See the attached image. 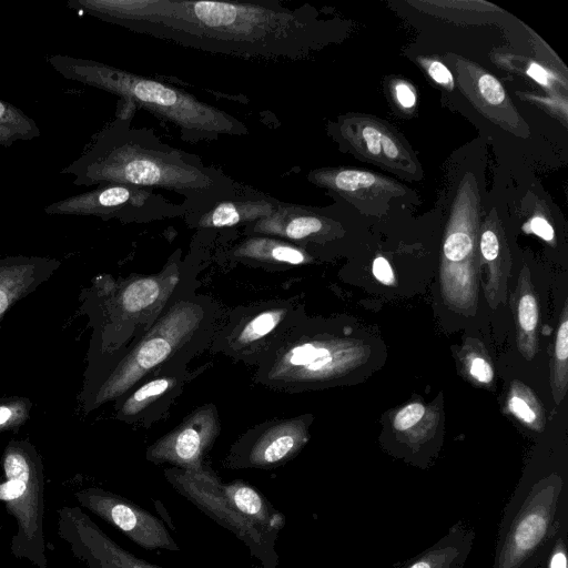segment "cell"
I'll list each match as a JSON object with an SVG mask.
<instances>
[{"mask_svg": "<svg viewBox=\"0 0 568 568\" xmlns=\"http://www.w3.org/2000/svg\"><path fill=\"white\" fill-rule=\"evenodd\" d=\"M424 414L425 407L422 404H409L397 413L394 427L397 430H406L417 424Z\"/></svg>", "mask_w": 568, "mask_h": 568, "instance_id": "29", "label": "cell"}, {"mask_svg": "<svg viewBox=\"0 0 568 568\" xmlns=\"http://www.w3.org/2000/svg\"><path fill=\"white\" fill-rule=\"evenodd\" d=\"M344 140L364 158L395 171L415 173L408 149L386 125L369 118H348L339 128Z\"/></svg>", "mask_w": 568, "mask_h": 568, "instance_id": "15", "label": "cell"}, {"mask_svg": "<svg viewBox=\"0 0 568 568\" xmlns=\"http://www.w3.org/2000/svg\"><path fill=\"white\" fill-rule=\"evenodd\" d=\"M219 488L224 497L245 517L278 534L285 525L284 515L254 486L243 481H219Z\"/></svg>", "mask_w": 568, "mask_h": 568, "instance_id": "23", "label": "cell"}, {"mask_svg": "<svg viewBox=\"0 0 568 568\" xmlns=\"http://www.w3.org/2000/svg\"><path fill=\"white\" fill-rule=\"evenodd\" d=\"M470 374L481 383H489L494 376L491 366L480 357H476L471 361Z\"/></svg>", "mask_w": 568, "mask_h": 568, "instance_id": "34", "label": "cell"}, {"mask_svg": "<svg viewBox=\"0 0 568 568\" xmlns=\"http://www.w3.org/2000/svg\"><path fill=\"white\" fill-rule=\"evenodd\" d=\"M372 271L377 281L390 285L394 281L393 270L386 258L378 256L374 260Z\"/></svg>", "mask_w": 568, "mask_h": 568, "instance_id": "32", "label": "cell"}, {"mask_svg": "<svg viewBox=\"0 0 568 568\" xmlns=\"http://www.w3.org/2000/svg\"><path fill=\"white\" fill-rule=\"evenodd\" d=\"M556 358L564 363L568 358V322L566 317L562 320L556 337Z\"/></svg>", "mask_w": 568, "mask_h": 568, "instance_id": "33", "label": "cell"}, {"mask_svg": "<svg viewBox=\"0 0 568 568\" xmlns=\"http://www.w3.org/2000/svg\"><path fill=\"white\" fill-rule=\"evenodd\" d=\"M230 255L242 262L263 265L295 266L308 261V255L301 247L291 242L265 235L244 239L231 250Z\"/></svg>", "mask_w": 568, "mask_h": 568, "instance_id": "22", "label": "cell"}, {"mask_svg": "<svg viewBox=\"0 0 568 568\" xmlns=\"http://www.w3.org/2000/svg\"><path fill=\"white\" fill-rule=\"evenodd\" d=\"M428 73L432 79L439 84L450 87L453 83V75L450 71L439 61H432L428 64Z\"/></svg>", "mask_w": 568, "mask_h": 568, "instance_id": "35", "label": "cell"}, {"mask_svg": "<svg viewBox=\"0 0 568 568\" xmlns=\"http://www.w3.org/2000/svg\"><path fill=\"white\" fill-rule=\"evenodd\" d=\"M176 361L164 365L131 388L116 412L119 419L146 425L162 414L182 392L191 377L186 364Z\"/></svg>", "mask_w": 568, "mask_h": 568, "instance_id": "14", "label": "cell"}, {"mask_svg": "<svg viewBox=\"0 0 568 568\" xmlns=\"http://www.w3.org/2000/svg\"><path fill=\"white\" fill-rule=\"evenodd\" d=\"M518 320L525 332H534L538 322V306L532 295H524L518 305Z\"/></svg>", "mask_w": 568, "mask_h": 568, "instance_id": "28", "label": "cell"}, {"mask_svg": "<svg viewBox=\"0 0 568 568\" xmlns=\"http://www.w3.org/2000/svg\"><path fill=\"white\" fill-rule=\"evenodd\" d=\"M308 180L352 202L382 200L402 192V185L385 176L355 169H318L308 174Z\"/></svg>", "mask_w": 568, "mask_h": 568, "instance_id": "18", "label": "cell"}, {"mask_svg": "<svg viewBox=\"0 0 568 568\" xmlns=\"http://www.w3.org/2000/svg\"><path fill=\"white\" fill-rule=\"evenodd\" d=\"M57 534L83 568H164L122 548L80 506L57 509Z\"/></svg>", "mask_w": 568, "mask_h": 568, "instance_id": "11", "label": "cell"}, {"mask_svg": "<svg viewBox=\"0 0 568 568\" xmlns=\"http://www.w3.org/2000/svg\"><path fill=\"white\" fill-rule=\"evenodd\" d=\"M474 540V529L458 521L440 539L407 560L400 568H464Z\"/></svg>", "mask_w": 568, "mask_h": 568, "instance_id": "20", "label": "cell"}, {"mask_svg": "<svg viewBox=\"0 0 568 568\" xmlns=\"http://www.w3.org/2000/svg\"><path fill=\"white\" fill-rule=\"evenodd\" d=\"M74 498L80 507L112 525L144 549L180 550L161 519L118 494L89 487L75 491Z\"/></svg>", "mask_w": 568, "mask_h": 568, "instance_id": "12", "label": "cell"}, {"mask_svg": "<svg viewBox=\"0 0 568 568\" xmlns=\"http://www.w3.org/2000/svg\"><path fill=\"white\" fill-rule=\"evenodd\" d=\"M219 413L205 404L189 414L175 428L154 442L145 458L156 465L169 464L183 470H199L220 435Z\"/></svg>", "mask_w": 568, "mask_h": 568, "instance_id": "13", "label": "cell"}, {"mask_svg": "<svg viewBox=\"0 0 568 568\" xmlns=\"http://www.w3.org/2000/svg\"><path fill=\"white\" fill-rule=\"evenodd\" d=\"M527 74L531 77L536 82L542 85L549 84V74L548 72L539 64L531 63L527 69Z\"/></svg>", "mask_w": 568, "mask_h": 568, "instance_id": "38", "label": "cell"}, {"mask_svg": "<svg viewBox=\"0 0 568 568\" xmlns=\"http://www.w3.org/2000/svg\"><path fill=\"white\" fill-rule=\"evenodd\" d=\"M209 297L189 292L174 298L120 361L97 404L122 397L160 367L191 357L212 342L221 321Z\"/></svg>", "mask_w": 568, "mask_h": 568, "instance_id": "4", "label": "cell"}, {"mask_svg": "<svg viewBox=\"0 0 568 568\" xmlns=\"http://www.w3.org/2000/svg\"><path fill=\"white\" fill-rule=\"evenodd\" d=\"M278 201L254 190L219 201L209 209L185 215V221L193 227L212 229L251 224L268 216Z\"/></svg>", "mask_w": 568, "mask_h": 568, "instance_id": "17", "label": "cell"}, {"mask_svg": "<svg viewBox=\"0 0 568 568\" xmlns=\"http://www.w3.org/2000/svg\"><path fill=\"white\" fill-rule=\"evenodd\" d=\"M395 94L398 103L404 108H413L416 103L413 90L405 83H398L396 85Z\"/></svg>", "mask_w": 568, "mask_h": 568, "instance_id": "37", "label": "cell"}, {"mask_svg": "<svg viewBox=\"0 0 568 568\" xmlns=\"http://www.w3.org/2000/svg\"><path fill=\"white\" fill-rule=\"evenodd\" d=\"M463 69L470 74V81H463V84L470 85V89L465 90L471 101L495 122L515 128L518 113L514 110L501 83L494 75L471 63Z\"/></svg>", "mask_w": 568, "mask_h": 568, "instance_id": "21", "label": "cell"}, {"mask_svg": "<svg viewBox=\"0 0 568 568\" xmlns=\"http://www.w3.org/2000/svg\"><path fill=\"white\" fill-rule=\"evenodd\" d=\"M307 440L305 416L268 420L244 433L223 465L227 469H272L294 458Z\"/></svg>", "mask_w": 568, "mask_h": 568, "instance_id": "10", "label": "cell"}, {"mask_svg": "<svg viewBox=\"0 0 568 568\" xmlns=\"http://www.w3.org/2000/svg\"><path fill=\"white\" fill-rule=\"evenodd\" d=\"M59 262L42 257L12 256L0 260V318L23 295L34 290Z\"/></svg>", "mask_w": 568, "mask_h": 568, "instance_id": "19", "label": "cell"}, {"mask_svg": "<svg viewBox=\"0 0 568 568\" xmlns=\"http://www.w3.org/2000/svg\"><path fill=\"white\" fill-rule=\"evenodd\" d=\"M28 415L26 400H0V432L16 427Z\"/></svg>", "mask_w": 568, "mask_h": 568, "instance_id": "27", "label": "cell"}, {"mask_svg": "<svg viewBox=\"0 0 568 568\" xmlns=\"http://www.w3.org/2000/svg\"><path fill=\"white\" fill-rule=\"evenodd\" d=\"M61 173L72 175L75 185L164 189L185 197L189 214L248 190L199 156L162 142L149 129L133 128L129 115H118Z\"/></svg>", "mask_w": 568, "mask_h": 568, "instance_id": "2", "label": "cell"}, {"mask_svg": "<svg viewBox=\"0 0 568 568\" xmlns=\"http://www.w3.org/2000/svg\"><path fill=\"white\" fill-rule=\"evenodd\" d=\"M530 227L535 234H537L539 237L544 239L545 241H551L554 239L552 226L547 222L546 219H544L541 216H535L530 221Z\"/></svg>", "mask_w": 568, "mask_h": 568, "instance_id": "36", "label": "cell"}, {"mask_svg": "<svg viewBox=\"0 0 568 568\" xmlns=\"http://www.w3.org/2000/svg\"><path fill=\"white\" fill-rule=\"evenodd\" d=\"M473 248V240L467 231L454 229L447 235L444 243V254L453 262L463 261Z\"/></svg>", "mask_w": 568, "mask_h": 568, "instance_id": "26", "label": "cell"}, {"mask_svg": "<svg viewBox=\"0 0 568 568\" xmlns=\"http://www.w3.org/2000/svg\"><path fill=\"white\" fill-rule=\"evenodd\" d=\"M40 136L37 123L21 109L0 99V145L10 146L18 141Z\"/></svg>", "mask_w": 568, "mask_h": 568, "instance_id": "24", "label": "cell"}, {"mask_svg": "<svg viewBox=\"0 0 568 568\" xmlns=\"http://www.w3.org/2000/svg\"><path fill=\"white\" fill-rule=\"evenodd\" d=\"M297 324V307L272 301L237 308L219 326L212 349L257 365L267 351Z\"/></svg>", "mask_w": 568, "mask_h": 568, "instance_id": "8", "label": "cell"}, {"mask_svg": "<svg viewBox=\"0 0 568 568\" xmlns=\"http://www.w3.org/2000/svg\"><path fill=\"white\" fill-rule=\"evenodd\" d=\"M568 515L564 516L538 568H568Z\"/></svg>", "mask_w": 568, "mask_h": 568, "instance_id": "25", "label": "cell"}, {"mask_svg": "<svg viewBox=\"0 0 568 568\" xmlns=\"http://www.w3.org/2000/svg\"><path fill=\"white\" fill-rule=\"evenodd\" d=\"M0 500L17 524L10 551L37 568H49L44 537V468L29 442H10L2 455Z\"/></svg>", "mask_w": 568, "mask_h": 568, "instance_id": "6", "label": "cell"}, {"mask_svg": "<svg viewBox=\"0 0 568 568\" xmlns=\"http://www.w3.org/2000/svg\"><path fill=\"white\" fill-rule=\"evenodd\" d=\"M48 62L69 80L113 93L174 124L186 141H212L226 135L247 134L245 124L235 116L159 80L102 62L62 54L49 57Z\"/></svg>", "mask_w": 568, "mask_h": 568, "instance_id": "3", "label": "cell"}, {"mask_svg": "<svg viewBox=\"0 0 568 568\" xmlns=\"http://www.w3.org/2000/svg\"><path fill=\"white\" fill-rule=\"evenodd\" d=\"M566 515L565 477L558 471L526 474L504 508L491 568H538Z\"/></svg>", "mask_w": 568, "mask_h": 568, "instance_id": "5", "label": "cell"}, {"mask_svg": "<svg viewBox=\"0 0 568 568\" xmlns=\"http://www.w3.org/2000/svg\"><path fill=\"white\" fill-rule=\"evenodd\" d=\"M49 215H93L121 222H150L163 217L185 216L184 204L170 202L153 189L106 184L69 196L44 207Z\"/></svg>", "mask_w": 568, "mask_h": 568, "instance_id": "9", "label": "cell"}, {"mask_svg": "<svg viewBox=\"0 0 568 568\" xmlns=\"http://www.w3.org/2000/svg\"><path fill=\"white\" fill-rule=\"evenodd\" d=\"M480 251L487 261H494L499 254V240L496 231L487 227L481 233Z\"/></svg>", "mask_w": 568, "mask_h": 568, "instance_id": "30", "label": "cell"}, {"mask_svg": "<svg viewBox=\"0 0 568 568\" xmlns=\"http://www.w3.org/2000/svg\"><path fill=\"white\" fill-rule=\"evenodd\" d=\"M508 407L520 420L531 424L536 420V413L528 402L520 396L513 395L508 400Z\"/></svg>", "mask_w": 568, "mask_h": 568, "instance_id": "31", "label": "cell"}, {"mask_svg": "<svg viewBox=\"0 0 568 568\" xmlns=\"http://www.w3.org/2000/svg\"><path fill=\"white\" fill-rule=\"evenodd\" d=\"M68 7L130 31L197 50L294 59L307 20L274 1L69 0Z\"/></svg>", "mask_w": 568, "mask_h": 568, "instance_id": "1", "label": "cell"}, {"mask_svg": "<svg viewBox=\"0 0 568 568\" xmlns=\"http://www.w3.org/2000/svg\"><path fill=\"white\" fill-rule=\"evenodd\" d=\"M181 273L174 263L156 275L128 280L116 296V310L125 318L150 317L154 323L179 290Z\"/></svg>", "mask_w": 568, "mask_h": 568, "instance_id": "16", "label": "cell"}, {"mask_svg": "<svg viewBox=\"0 0 568 568\" xmlns=\"http://www.w3.org/2000/svg\"><path fill=\"white\" fill-rule=\"evenodd\" d=\"M168 483L196 508L241 540L263 568H278V534L241 514L221 493L219 476L204 465L199 470L164 469Z\"/></svg>", "mask_w": 568, "mask_h": 568, "instance_id": "7", "label": "cell"}]
</instances>
